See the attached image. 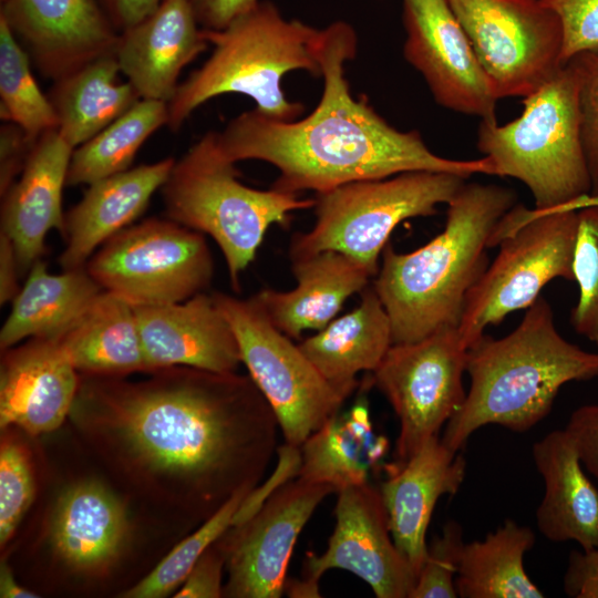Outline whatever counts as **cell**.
I'll return each instance as SVG.
<instances>
[{"label":"cell","instance_id":"obj_1","mask_svg":"<svg viewBox=\"0 0 598 598\" xmlns=\"http://www.w3.org/2000/svg\"><path fill=\"white\" fill-rule=\"evenodd\" d=\"M154 372L141 382L87 377L72 411L100 423L132 466L174 480L192 515L206 520L264 477L278 448L276 414L249 375Z\"/></svg>","mask_w":598,"mask_h":598},{"label":"cell","instance_id":"obj_2","mask_svg":"<svg viewBox=\"0 0 598 598\" xmlns=\"http://www.w3.org/2000/svg\"><path fill=\"white\" fill-rule=\"evenodd\" d=\"M357 34L348 22L321 30L319 62L323 91L316 109L301 120L278 121L256 107L228 122L217 141L234 163L258 159L279 176L271 188L298 194L323 193L343 184L404 172H447L468 178L495 175L489 157L457 161L434 154L417 131L391 126L364 100L354 99L344 64L354 58Z\"/></svg>","mask_w":598,"mask_h":598},{"label":"cell","instance_id":"obj_3","mask_svg":"<svg viewBox=\"0 0 598 598\" xmlns=\"http://www.w3.org/2000/svg\"><path fill=\"white\" fill-rule=\"evenodd\" d=\"M516 200L511 188L465 183L447 204L442 233L411 252L388 243L372 286L391 320L393 343L458 326L466 296L488 266L491 237Z\"/></svg>","mask_w":598,"mask_h":598},{"label":"cell","instance_id":"obj_4","mask_svg":"<svg viewBox=\"0 0 598 598\" xmlns=\"http://www.w3.org/2000/svg\"><path fill=\"white\" fill-rule=\"evenodd\" d=\"M466 372L470 390L441 437L454 453L484 425L518 433L535 426L564 384L598 377V352L563 338L550 305L539 296L511 333L501 339L483 334L468 347Z\"/></svg>","mask_w":598,"mask_h":598},{"label":"cell","instance_id":"obj_5","mask_svg":"<svg viewBox=\"0 0 598 598\" xmlns=\"http://www.w3.org/2000/svg\"><path fill=\"white\" fill-rule=\"evenodd\" d=\"M204 33L214 50L168 103L172 131L205 102L226 93L248 95L259 112L274 120L293 121L302 114V104L285 96L281 81L293 70L321 76V30L288 20L272 2L259 1L226 28Z\"/></svg>","mask_w":598,"mask_h":598},{"label":"cell","instance_id":"obj_6","mask_svg":"<svg viewBox=\"0 0 598 598\" xmlns=\"http://www.w3.org/2000/svg\"><path fill=\"white\" fill-rule=\"evenodd\" d=\"M581 69L575 58L534 93L522 115L505 125L481 121L477 148L496 176L520 181L535 208L548 210L584 200L591 181L581 140Z\"/></svg>","mask_w":598,"mask_h":598},{"label":"cell","instance_id":"obj_7","mask_svg":"<svg viewBox=\"0 0 598 598\" xmlns=\"http://www.w3.org/2000/svg\"><path fill=\"white\" fill-rule=\"evenodd\" d=\"M235 164L221 152L217 132H208L175 161L161 192L167 218L215 240L238 290L239 275L255 259L269 227L287 225L295 210L313 208L315 198L248 187Z\"/></svg>","mask_w":598,"mask_h":598},{"label":"cell","instance_id":"obj_8","mask_svg":"<svg viewBox=\"0 0 598 598\" xmlns=\"http://www.w3.org/2000/svg\"><path fill=\"white\" fill-rule=\"evenodd\" d=\"M590 195L548 210L516 204L503 216L489 241L498 255L468 291L457 326L467 349L487 327L532 306L551 280H575L578 209Z\"/></svg>","mask_w":598,"mask_h":598},{"label":"cell","instance_id":"obj_9","mask_svg":"<svg viewBox=\"0 0 598 598\" xmlns=\"http://www.w3.org/2000/svg\"><path fill=\"white\" fill-rule=\"evenodd\" d=\"M466 179L447 172L412 171L317 193L315 224L293 235L289 257L336 250L363 262L377 276L379 257L395 227L409 218L436 214L437 206L447 205Z\"/></svg>","mask_w":598,"mask_h":598},{"label":"cell","instance_id":"obj_10","mask_svg":"<svg viewBox=\"0 0 598 598\" xmlns=\"http://www.w3.org/2000/svg\"><path fill=\"white\" fill-rule=\"evenodd\" d=\"M238 342L241 362L274 410L285 443H302L340 412L344 400L291 338L276 328L252 295L212 293Z\"/></svg>","mask_w":598,"mask_h":598},{"label":"cell","instance_id":"obj_11","mask_svg":"<svg viewBox=\"0 0 598 598\" xmlns=\"http://www.w3.org/2000/svg\"><path fill=\"white\" fill-rule=\"evenodd\" d=\"M85 268L103 290L133 306L185 301L203 292L214 274L204 234L155 217L113 236Z\"/></svg>","mask_w":598,"mask_h":598},{"label":"cell","instance_id":"obj_12","mask_svg":"<svg viewBox=\"0 0 598 598\" xmlns=\"http://www.w3.org/2000/svg\"><path fill=\"white\" fill-rule=\"evenodd\" d=\"M467 348L457 327H443L408 343H393L372 379L399 420L395 465L403 464L461 409Z\"/></svg>","mask_w":598,"mask_h":598},{"label":"cell","instance_id":"obj_13","mask_svg":"<svg viewBox=\"0 0 598 598\" xmlns=\"http://www.w3.org/2000/svg\"><path fill=\"white\" fill-rule=\"evenodd\" d=\"M502 97H526L563 65V30L540 0H447Z\"/></svg>","mask_w":598,"mask_h":598},{"label":"cell","instance_id":"obj_14","mask_svg":"<svg viewBox=\"0 0 598 598\" xmlns=\"http://www.w3.org/2000/svg\"><path fill=\"white\" fill-rule=\"evenodd\" d=\"M333 487L296 477L277 489L247 520L217 540L228 580L223 596L279 598L298 537Z\"/></svg>","mask_w":598,"mask_h":598},{"label":"cell","instance_id":"obj_15","mask_svg":"<svg viewBox=\"0 0 598 598\" xmlns=\"http://www.w3.org/2000/svg\"><path fill=\"white\" fill-rule=\"evenodd\" d=\"M405 60L441 106L496 121L499 100L447 0H402Z\"/></svg>","mask_w":598,"mask_h":598},{"label":"cell","instance_id":"obj_16","mask_svg":"<svg viewBox=\"0 0 598 598\" xmlns=\"http://www.w3.org/2000/svg\"><path fill=\"white\" fill-rule=\"evenodd\" d=\"M334 516L326 550L307 554L302 576L319 581L326 571L343 569L378 598H410L417 575L393 540L380 487L367 482L339 491Z\"/></svg>","mask_w":598,"mask_h":598},{"label":"cell","instance_id":"obj_17","mask_svg":"<svg viewBox=\"0 0 598 598\" xmlns=\"http://www.w3.org/2000/svg\"><path fill=\"white\" fill-rule=\"evenodd\" d=\"M0 16L53 81L113 52L118 38L99 0H6Z\"/></svg>","mask_w":598,"mask_h":598},{"label":"cell","instance_id":"obj_18","mask_svg":"<svg viewBox=\"0 0 598 598\" xmlns=\"http://www.w3.org/2000/svg\"><path fill=\"white\" fill-rule=\"evenodd\" d=\"M134 310L147 371L190 367L229 373L243 363L236 336L213 295Z\"/></svg>","mask_w":598,"mask_h":598},{"label":"cell","instance_id":"obj_19","mask_svg":"<svg viewBox=\"0 0 598 598\" xmlns=\"http://www.w3.org/2000/svg\"><path fill=\"white\" fill-rule=\"evenodd\" d=\"M56 340L31 338L4 350L0 371V426L30 435L58 429L72 411L80 379Z\"/></svg>","mask_w":598,"mask_h":598},{"label":"cell","instance_id":"obj_20","mask_svg":"<svg viewBox=\"0 0 598 598\" xmlns=\"http://www.w3.org/2000/svg\"><path fill=\"white\" fill-rule=\"evenodd\" d=\"M207 44L188 0H164L118 33L114 54L121 73L141 99L169 103L179 73Z\"/></svg>","mask_w":598,"mask_h":598},{"label":"cell","instance_id":"obj_21","mask_svg":"<svg viewBox=\"0 0 598 598\" xmlns=\"http://www.w3.org/2000/svg\"><path fill=\"white\" fill-rule=\"evenodd\" d=\"M74 148L58 128L35 142L20 177L2 195L1 229L11 239L20 275L44 251L51 229L63 235L62 190Z\"/></svg>","mask_w":598,"mask_h":598},{"label":"cell","instance_id":"obj_22","mask_svg":"<svg viewBox=\"0 0 598 598\" xmlns=\"http://www.w3.org/2000/svg\"><path fill=\"white\" fill-rule=\"evenodd\" d=\"M465 472L463 455L434 436L406 462L394 465L380 487L393 540L417 576L434 507L443 495L458 492Z\"/></svg>","mask_w":598,"mask_h":598},{"label":"cell","instance_id":"obj_23","mask_svg":"<svg viewBox=\"0 0 598 598\" xmlns=\"http://www.w3.org/2000/svg\"><path fill=\"white\" fill-rule=\"evenodd\" d=\"M175 161L167 157L90 184L81 200L64 214L65 247L58 259L60 267H85L99 246L138 218L167 179Z\"/></svg>","mask_w":598,"mask_h":598},{"label":"cell","instance_id":"obj_24","mask_svg":"<svg viewBox=\"0 0 598 598\" xmlns=\"http://www.w3.org/2000/svg\"><path fill=\"white\" fill-rule=\"evenodd\" d=\"M297 286L289 291L264 288L255 298L272 324L291 339L330 323L352 295L375 274L363 262L336 250L291 260Z\"/></svg>","mask_w":598,"mask_h":598},{"label":"cell","instance_id":"obj_25","mask_svg":"<svg viewBox=\"0 0 598 598\" xmlns=\"http://www.w3.org/2000/svg\"><path fill=\"white\" fill-rule=\"evenodd\" d=\"M130 522L124 505L103 484L81 481L53 511L50 539L58 557L79 573H102L125 548Z\"/></svg>","mask_w":598,"mask_h":598},{"label":"cell","instance_id":"obj_26","mask_svg":"<svg viewBox=\"0 0 598 598\" xmlns=\"http://www.w3.org/2000/svg\"><path fill=\"white\" fill-rule=\"evenodd\" d=\"M545 492L536 509L540 534L550 542H575L582 550L598 546V489L584 472L565 430L547 433L532 447Z\"/></svg>","mask_w":598,"mask_h":598},{"label":"cell","instance_id":"obj_27","mask_svg":"<svg viewBox=\"0 0 598 598\" xmlns=\"http://www.w3.org/2000/svg\"><path fill=\"white\" fill-rule=\"evenodd\" d=\"M360 293V303L352 311L299 343L344 401L358 385V373L373 372L393 344L391 320L373 286Z\"/></svg>","mask_w":598,"mask_h":598},{"label":"cell","instance_id":"obj_28","mask_svg":"<svg viewBox=\"0 0 598 598\" xmlns=\"http://www.w3.org/2000/svg\"><path fill=\"white\" fill-rule=\"evenodd\" d=\"M54 340L75 370L87 377L147 371L134 306L113 292L103 290Z\"/></svg>","mask_w":598,"mask_h":598},{"label":"cell","instance_id":"obj_29","mask_svg":"<svg viewBox=\"0 0 598 598\" xmlns=\"http://www.w3.org/2000/svg\"><path fill=\"white\" fill-rule=\"evenodd\" d=\"M102 291L85 267L52 275L39 259L12 300L0 331L1 350L25 338H59Z\"/></svg>","mask_w":598,"mask_h":598},{"label":"cell","instance_id":"obj_30","mask_svg":"<svg viewBox=\"0 0 598 598\" xmlns=\"http://www.w3.org/2000/svg\"><path fill=\"white\" fill-rule=\"evenodd\" d=\"M121 73L114 51L55 80L48 95L58 132L73 147L85 143L141 100Z\"/></svg>","mask_w":598,"mask_h":598},{"label":"cell","instance_id":"obj_31","mask_svg":"<svg viewBox=\"0 0 598 598\" xmlns=\"http://www.w3.org/2000/svg\"><path fill=\"white\" fill-rule=\"evenodd\" d=\"M374 439L368 404L358 402L336 414L300 446L298 477L339 491L369 482V473L382 454Z\"/></svg>","mask_w":598,"mask_h":598},{"label":"cell","instance_id":"obj_32","mask_svg":"<svg viewBox=\"0 0 598 598\" xmlns=\"http://www.w3.org/2000/svg\"><path fill=\"white\" fill-rule=\"evenodd\" d=\"M535 538L529 527L506 519L484 539L465 543L455 578L457 597L543 598L524 567Z\"/></svg>","mask_w":598,"mask_h":598},{"label":"cell","instance_id":"obj_33","mask_svg":"<svg viewBox=\"0 0 598 598\" xmlns=\"http://www.w3.org/2000/svg\"><path fill=\"white\" fill-rule=\"evenodd\" d=\"M167 121L168 103L141 99L109 126L74 148L66 185H90L128 169L143 143Z\"/></svg>","mask_w":598,"mask_h":598},{"label":"cell","instance_id":"obj_34","mask_svg":"<svg viewBox=\"0 0 598 598\" xmlns=\"http://www.w3.org/2000/svg\"><path fill=\"white\" fill-rule=\"evenodd\" d=\"M28 52L0 16V115L21 127L37 141L48 131L58 128L52 104L40 90L32 72Z\"/></svg>","mask_w":598,"mask_h":598},{"label":"cell","instance_id":"obj_35","mask_svg":"<svg viewBox=\"0 0 598 598\" xmlns=\"http://www.w3.org/2000/svg\"><path fill=\"white\" fill-rule=\"evenodd\" d=\"M249 492L250 489H241L233 495L122 597L163 598L181 587L204 553L233 525L234 516Z\"/></svg>","mask_w":598,"mask_h":598},{"label":"cell","instance_id":"obj_36","mask_svg":"<svg viewBox=\"0 0 598 598\" xmlns=\"http://www.w3.org/2000/svg\"><path fill=\"white\" fill-rule=\"evenodd\" d=\"M574 277L579 297L571 310L574 330L598 349V196L578 209Z\"/></svg>","mask_w":598,"mask_h":598},{"label":"cell","instance_id":"obj_37","mask_svg":"<svg viewBox=\"0 0 598 598\" xmlns=\"http://www.w3.org/2000/svg\"><path fill=\"white\" fill-rule=\"evenodd\" d=\"M34 497V477L27 451L6 437L0 447V544L17 530Z\"/></svg>","mask_w":598,"mask_h":598},{"label":"cell","instance_id":"obj_38","mask_svg":"<svg viewBox=\"0 0 598 598\" xmlns=\"http://www.w3.org/2000/svg\"><path fill=\"white\" fill-rule=\"evenodd\" d=\"M465 542L460 523L448 520L426 548L425 559L410 598H455V578Z\"/></svg>","mask_w":598,"mask_h":598},{"label":"cell","instance_id":"obj_39","mask_svg":"<svg viewBox=\"0 0 598 598\" xmlns=\"http://www.w3.org/2000/svg\"><path fill=\"white\" fill-rule=\"evenodd\" d=\"M540 1L556 13L561 24V65L578 55H598V0Z\"/></svg>","mask_w":598,"mask_h":598},{"label":"cell","instance_id":"obj_40","mask_svg":"<svg viewBox=\"0 0 598 598\" xmlns=\"http://www.w3.org/2000/svg\"><path fill=\"white\" fill-rule=\"evenodd\" d=\"M576 59L581 69V140L591 181L590 194L598 196V55L582 54Z\"/></svg>","mask_w":598,"mask_h":598},{"label":"cell","instance_id":"obj_41","mask_svg":"<svg viewBox=\"0 0 598 598\" xmlns=\"http://www.w3.org/2000/svg\"><path fill=\"white\" fill-rule=\"evenodd\" d=\"M277 455L278 462L271 476L260 487L256 486L244 498L234 516L233 525L247 520L277 489L287 482L298 477L301 463L300 447L285 443L278 446Z\"/></svg>","mask_w":598,"mask_h":598},{"label":"cell","instance_id":"obj_42","mask_svg":"<svg viewBox=\"0 0 598 598\" xmlns=\"http://www.w3.org/2000/svg\"><path fill=\"white\" fill-rule=\"evenodd\" d=\"M225 556L215 542L199 558L189 575L176 591V598H218L223 596L221 573Z\"/></svg>","mask_w":598,"mask_h":598},{"label":"cell","instance_id":"obj_43","mask_svg":"<svg viewBox=\"0 0 598 598\" xmlns=\"http://www.w3.org/2000/svg\"><path fill=\"white\" fill-rule=\"evenodd\" d=\"M584 468L598 481V403L576 409L564 429Z\"/></svg>","mask_w":598,"mask_h":598},{"label":"cell","instance_id":"obj_44","mask_svg":"<svg viewBox=\"0 0 598 598\" xmlns=\"http://www.w3.org/2000/svg\"><path fill=\"white\" fill-rule=\"evenodd\" d=\"M37 141L21 127L7 123L0 130V195H4L22 173Z\"/></svg>","mask_w":598,"mask_h":598},{"label":"cell","instance_id":"obj_45","mask_svg":"<svg viewBox=\"0 0 598 598\" xmlns=\"http://www.w3.org/2000/svg\"><path fill=\"white\" fill-rule=\"evenodd\" d=\"M563 586L568 597L598 598V546L569 554Z\"/></svg>","mask_w":598,"mask_h":598},{"label":"cell","instance_id":"obj_46","mask_svg":"<svg viewBox=\"0 0 598 598\" xmlns=\"http://www.w3.org/2000/svg\"><path fill=\"white\" fill-rule=\"evenodd\" d=\"M199 27L218 31L254 8L259 0H188Z\"/></svg>","mask_w":598,"mask_h":598},{"label":"cell","instance_id":"obj_47","mask_svg":"<svg viewBox=\"0 0 598 598\" xmlns=\"http://www.w3.org/2000/svg\"><path fill=\"white\" fill-rule=\"evenodd\" d=\"M163 1L164 0H99L118 33L142 21Z\"/></svg>","mask_w":598,"mask_h":598},{"label":"cell","instance_id":"obj_48","mask_svg":"<svg viewBox=\"0 0 598 598\" xmlns=\"http://www.w3.org/2000/svg\"><path fill=\"white\" fill-rule=\"evenodd\" d=\"M18 276H20L17 256L11 239L0 231V303L6 305L12 301L21 288H19Z\"/></svg>","mask_w":598,"mask_h":598},{"label":"cell","instance_id":"obj_49","mask_svg":"<svg viewBox=\"0 0 598 598\" xmlns=\"http://www.w3.org/2000/svg\"><path fill=\"white\" fill-rule=\"evenodd\" d=\"M0 597L1 598H35L38 594L21 587L14 579L10 567L6 564L0 568Z\"/></svg>","mask_w":598,"mask_h":598},{"label":"cell","instance_id":"obj_50","mask_svg":"<svg viewBox=\"0 0 598 598\" xmlns=\"http://www.w3.org/2000/svg\"><path fill=\"white\" fill-rule=\"evenodd\" d=\"M319 581L302 578H290L286 580L283 592L286 591L289 597L295 598H310L320 597Z\"/></svg>","mask_w":598,"mask_h":598},{"label":"cell","instance_id":"obj_51","mask_svg":"<svg viewBox=\"0 0 598 598\" xmlns=\"http://www.w3.org/2000/svg\"><path fill=\"white\" fill-rule=\"evenodd\" d=\"M6 0H1V3L4 2Z\"/></svg>","mask_w":598,"mask_h":598}]
</instances>
